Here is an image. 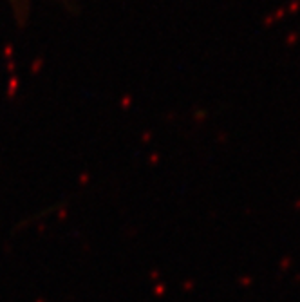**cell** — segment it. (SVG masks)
I'll return each instance as SVG.
<instances>
[{"instance_id": "obj_1", "label": "cell", "mask_w": 300, "mask_h": 302, "mask_svg": "<svg viewBox=\"0 0 300 302\" xmlns=\"http://www.w3.org/2000/svg\"><path fill=\"white\" fill-rule=\"evenodd\" d=\"M13 7V13H15V17L20 24L28 18L29 15V0H7Z\"/></svg>"}]
</instances>
